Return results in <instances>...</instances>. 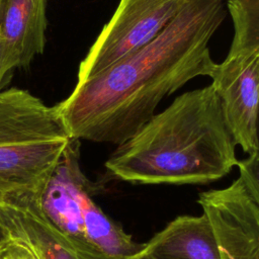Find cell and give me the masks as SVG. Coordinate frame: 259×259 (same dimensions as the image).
Segmentation results:
<instances>
[{
  "label": "cell",
  "mask_w": 259,
  "mask_h": 259,
  "mask_svg": "<svg viewBox=\"0 0 259 259\" xmlns=\"http://www.w3.org/2000/svg\"><path fill=\"white\" fill-rule=\"evenodd\" d=\"M227 15L226 0H188L149 45L77 82L57 109L73 139L117 146L155 113L160 101L217 63L208 42Z\"/></svg>",
  "instance_id": "cell-1"
},
{
  "label": "cell",
  "mask_w": 259,
  "mask_h": 259,
  "mask_svg": "<svg viewBox=\"0 0 259 259\" xmlns=\"http://www.w3.org/2000/svg\"><path fill=\"white\" fill-rule=\"evenodd\" d=\"M236 146L210 84L154 114L117 146L105 168L110 177L135 184H206L237 166Z\"/></svg>",
  "instance_id": "cell-2"
},
{
  "label": "cell",
  "mask_w": 259,
  "mask_h": 259,
  "mask_svg": "<svg viewBox=\"0 0 259 259\" xmlns=\"http://www.w3.org/2000/svg\"><path fill=\"white\" fill-rule=\"evenodd\" d=\"M72 139L56 105L27 90L0 91V206L11 196L37 193Z\"/></svg>",
  "instance_id": "cell-3"
},
{
  "label": "cell",
  "mask_w": 259,
  "mask_h": 259,
  "mask_svg": "<svg viewBox=\"0 0 259 259\" xmlns=\"http://www.w3.org/2000/svg\"><path fill=\"white\" fill-rule=\"evenodd\" d=\"M95 188L80 166V140L72 139L35 196L45 219L82 259H125L143 250L145 243L96 204Z\"/></svg>",
  "instance_id": "cell-4"
},
{
  "label": "cell",
  "mask_w": 259,
  "mask_h": 259,
  "mask_svg": "<svg viewBox=\"0 0 259 259\" xmlns=\"http://www.w3.org/2000/svg\"><path fill=\"white\" fill-rule=\"evenodd\" d=\"M188 0H120L87 56L80 63L81 82L152 42Z\"/></svg>",
  "instance_id": "cell-5"
},
{
  "label": "cell",
  "mask_w": 259,
  "mask_h": 259,
  "mask_svg": "<svg viewBox=\"0 0 259 259\" xmlns=\"http://www.w3.org/2000/svg\"><path fill=\"white\" fill-rule=\"evenodd\" d=\"M226 122L237 145L249 155L256 153L259 113V56L229 53L210 76Z\"/></svg>",
  "instance_id": "cell-6"
},
{
  "label": "cell",
  "mask_w": 259,
  "mask_h": 259,
  "mask_svg": "<svg viewBox=\"0 0 259 259\" xmlns=\"http://www.w3.org/2000/svg\"><path fill=\"white\" fill-rule=\"evenodd\" d=\"M198 203L213 230L221 259H259V207L240 177L200 193Z\"/></svg>",
  "instance_id": "cell-7"
},
{
  "label": "cell",
  "mask_w": 259,
  "mask_h": 259,
  "mask_svg": "<svg viewBox=\"0 0 259 259\" xmlns=\"http://www.w3.org/2000/svg\"><path fill=\"white\" fill-rule=\"evenodd\" d=\"M46 28V0H0V41L17 68L27 67L44 52Z\"/></svg>",
  "instance_id": "cell-8"
},
{
  "label": "cell",
  "mask_w": 259,
  "mask_h": 259,
  "mask_svg": "<svg viewBox=\"0 0 259 259\" xmlns=\"http://www.w3.org/2000/svg\"><path fill=\"white\" fill-rule=\"evenodd\" d=\"M158 259H221L217 239L207 218L179 215L145 243Z\"/></svg>",
  "instance_id": "cell-9"
},
{
  "label": "cell",
  "mask_w": 259,
  "mask_h": 259,
  "mask_svg": "<svg viewBox=\"0 0 259 259\" xmlns=\"http://www.w3.org/2000/svg\"><path fill=\"white\" fill-rule=\"evenodd\" d=\"M0 207L13 236L24 240L38 259H82L45 219L35 193L11 196Z\"/></svg>",
  "instance_id": "cell-10"
},
{
  "label": "cell",
  "mask_w": 259,
  "mask_h": 259,
  "mask_svg": "<svg viewBox=\"0 0 259 259\" xmlns=\"http://www.w3.org/2000/svg\"><path fill=\"white\" fill-rule=\"evenodd\" d=\"M234 24L229 53L247 52L259 56V0H226Z\"/></svg>",
  "instance_id": "cell-11"
},
{
  "label": "cell",
  "mask_w": 259,
  "mask_h": 259,
  "mask_svg": "<svg viewBox=\"0 0 259 259\" xmlns=\"http://www.w3.org/2000/svg\"><path fill=\"white\" fill-rule=\"evenodd\" d=\"M240 178L249 195L259 207V156L249 155L247 159L238 161Z\"/></svg>",
  "instance_id": "cell-12"
},
{
  "label": "cell",
  "mask_w": 259,
  "mask_h": 259,
  "mask_svg": "<svg viewBox=\"0 0 259 259\" xmlns=\"http://www.w3.org/2000/svg\"><path fill=\"white\" fill-rule=\"evenodd\" d=\"M0 259H38L29 245L19 237L13 238L0 249Z\"/></svg>",
  "instance_id": "cell-13"
},
{
  "label": "cell",
  "mask_w": 259,
  "mask_h": 259,
  "mask_svg": "<svg viewBox=\"0 0 259 259\" xmlns=\"http://www.w3.org/2000/svg\"><path fill=\"white\" fill-rule=\"evenodd\" d=\"M17 68V63L12 54L0 41V88L6 75Z\"/></svg>",
  "instance_id": "cell-14"
},
{
  "label": "cell",
  "mask_w": 259,
  "mask_h": 259,
  "mask_svg": "<svg viewBox=\"0 0 259 259\" xmlns=\"http://www.w3.org/2000/svg\"><path fill=\"white\" fill-rule=\"evenodd\" d=\"M12 238L13 233L10 223L7 220L4 211L0 207V249L3 248Z\"/></svg>",
  "instance_id": "cell-15"
},
{
  "label": "cell",
  "mask_w": 259,
  "mask_h": 259,
  "mask_svg": "<svg viewBox=\"0 0 259 259\" xmlns=\"http://www.w3.org/2000/svg\"><path fill=\"white\" fill-rule=\"evenodd\" d=\"M125 259H158L157 257H155L154 255H152L151 253H149L148 251L145 250V248L143 250H141L140 252H138L137 254L130 256Z\"/></svg>",
  "instance_id": "cell-16"
},
{
  "label": "cell",
  "mask_w": 259,
  "mask_h": 259,
  "mask_svg": "<svg viewBox=\"0 0 259 259\" xmlns=\"http://www.w3.org/2000/svg\"><path fill=\"white\" fill-rule=\"evenodd\" d=\"M256 143H257V149H256V155L259 156V113H258V119H257V126H256Z\"/></svg>",
  "instance_id": "cell-17"
}]
</instances>
